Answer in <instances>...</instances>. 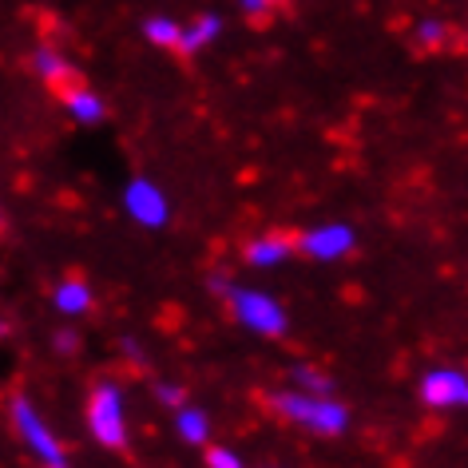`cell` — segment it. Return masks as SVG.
I'll return each instance as SVG.
<instances>
[{
  "label": "cell",
  "mask_w": 468,
  "mask_h": 468,
  "mask_svg": "<svg viewBox=\"0 0 468 468\" xmlns=\"http://www.w3.org/2000/svg\"><path fill=\"white\" fill-rule=\"evenodd\" d=\"M271 409L290 425L318 432V437H342L349 429V409L342 401H334L330 393H310V389H278L271 397Z\"/></svg>",
  "instance_id": "1"
},
{
  "label": "cell",
  "mask_w": 468,
  "mask_h": 468,
  "mask_svg": "<svg viewBox=\"0 0 468 468\" xmlns=\"http://www.w3.org/2000/svg\"><path fill=\"white\" fill-rule=\"evenodd\" d=\"M215 294L227 302V310H230V318L242 325V330H250V334H259V337H282L286 334V310H282V302L271 298V294H262V290H250V286H234L227 282L222 274H215L207 282Z\"/></svg>",
  "instance_id": "2"
},
{
  "label": "cell",
  "mask_w": 468,
  "mask_h": 468,
  "mask_svg": "<svg viewBox=\"0 0 468 468\" xmlns=\"http://www.w3.org/2000/svg\"><path fill=\"white\" fill-rule=\"evenodd\" d=\"M8 420H13L16 441L25 444V452L37 461L40 468H68V449L64 441L52 432V425L44 420V413L37 409V401L25 393H16L8 401Z\"/></svg>",
  "instance_id": "3"
},
{
  "label": "cell",
  "mask_w": 468,
  "mask_h": 468,
  "mask_svg": "<svg viewBox=\"0 0 468 468\" xmlns=\"http://www.w3.org/2000/svg\"><path fill=\"white\" fill-rule=\"evenodd\" d=\"M88 429L103 449H123L127 444V405L123 389L115 381H96L88 393Z\"/></svg>",
  "instance_id": "4"
},
{
  "label": "cell",
  "mask_w": 468,
  "mask_h": 468,
  "mask_svg": "<svg viewBox=\"0 0 468 468\" xmlns=\"http://www.w3.org/2000/svg\"><path fill=\"white\" fill-rule=\"evenodd\" d=\"M357 247V230L349 222H322V227H310L298 239V250L314 262H342L349 259Z\"/></svg>",
  "instance_id": "5"
},
{
  "label": "cell",
  "mask_w": 468,
  "mask_h": 468,
  "mask_svg": "<svg viewBox=\"0 0 468 468\" xmlns=\"http://www.w3.org/2000/svg\"><path fill=\"white\" fill-rule=\"evenodd\" d=\"M123 210H127V218L139 222V227H147V230L167 227V218H171L167 195H163V186L151 183V179H132L123 186Z\"/></svg>",
  "instance_id": "6"
},
{
  "label": "cell",
  "mask_w": 468,
  "mask_h": 468,
  "mask_svg": "<svg viewBox=\"0 0 468 468\" xmlns=\"http://www.w3.org/2000/svg\"><path fill=\"white\" fill-rule=\"evenodd\" d=\"M420 401L429 409H456V405H468V373L464 369H429L420 378Z\"/></svg>",
  "instance_id": "7"
},
{
  "label": "cell",
  "mask_w": 468,
  "mask_h": 468,
  "mask_svg": "<svg viewBox=\"0 0 468 468\" xmlns=\"http://www.w3.org/2000/svg\"><path fill=\"white\" fill-rule=\"evenodd\" d=\"M294 250H298V242H290L286 234H259V239H250L247 247H242V262H247L250 271H274V266H282Z\"/></svg>",
  "instance_id": "8"
},
{
  "label": "cell",
  "mask_w": 468,
  "mask_h": 468,
  "mask_svg": "<svg viewBox=\"0 0 468 468\" xmlns=\"http://www.w3.org/2000/svg\"><path fill=\"white\" fill-rule=\"evenodd\" d=\"M60 100H64V112L72 115L76 123H103V115H108V103L100 100V91H91V88H80V84H68L60 88Z\"/></svg>",
  "instance_id": "9"
},
{
  "label": "cell",
  "mask_w": 468,
  "mask_h": 468,
  "mask_svg": "<svg viewBox=\"0 0 468 468\" xmlns=\"http://www.w3.org/2000/svg\"><path fill=\"white\" fill-rule=\"evenodd\" d=\"M91 286L84 282V278H64V282H56L52 290V306L64 314V318H80V314L91 310Z\"/></svg>",
  "instance_id": "10"
},
{
  "label": "cell",
  "mask_w": 468,
  "mask_h": 468,
  "mask_svg": "<svg viewBox=\"0 0 468 468\" xmlns=\"http://www.w3.org/2000/svg\"><path fill=\"white\" fill-rule=\"evenodd\" d=\"M32 72H37L44 84H52V88L72 84V64H68L64 52H56L52 44H40V48L32 52Z\"/></svg>",
  "instance_id": "11"
},
{
  "label": "cell",
  "mask_w": 468,
  "mask_h": 468,
  "mask_svg": "<svg viewBox=\"0 0 468 468\" xmlns=\"http://www.w3.org/2000/svg\"><path fill=\"white\" fill-rule=\"evenodd\" d=\"M175 432L183 444H207L210 441V413L198 405H179L175 409Z\"/></svg>",
  "instance_id": "12"
},
{
  "label": "cell",
  "mask_w": 468,
  "mask_h": 468,
  "mask_svg": "<svg viewBox=\"0 0 468 468\" xmlns=\"http://www.w3.org/2000/svg\"><path fill=\"white\" fill-rule=\"evenodd\" d=\"M218 32H222V20H218L215 13H207V16H195L191 25L183 28V44H179V52H186V56L203 52L207 44H215V40H218Z\"/></svg>",
  "instance_id": "13"
},
{
  "label": "cell",
  "mask_w": 468,
  "mask_h": 468,
  "mask_svg": "<svg viewBox=\"0 0 468 468\" xmlns=\"http://www.w3.org/2000/svg\"><path fill=\"white\" fill-rule=\"evenodd\" d=\"M183 28L186 25H179V20H171V16H147L144 20V37H147V44H155V48H179Z\"/></svg>",
  "instance_id": "14"
},
{
  "label": "cell",
  "mask_w": 468,
  "mask_h": 468,
  "mask_svg": "<svg viewBox=\"0 0 468 468\" xmlns=\"http://www.w3.org/2000/svg\"><path fill=\"white\" fill-rule=\"evenodd\" d=\"M413 37H417V44L420 48H441L444 40H449V25H444V20H420V25L413 28Z\"/></svg>",
  "instance_id": "15"
},
{
  "label": "cell",
  "mask_w": 468,
  "mask_h": 468,
  "mask_svg": "<svg viewBox=\"0 0 468 468\" xmlns=\"http://www.w3.org/2000/svg\"><path fill=\"white\" fill-rule=\"evenodd\" d=\"M290 378H294L298 389H310V393H330V378H325L322 369H314V366H294V369H290Z\"/></svg>",
  "instance_id": "16"
},
{
  "label": "cell",
  "mask_w": 468,
  "mask_h": 468,
  "mask_svg": "<svg viewBox=\"0 0 468 468\" xmlns=\"http://www.w3.org/2000/svg\"><path fill=\"white\" fill-rule=\"evenodd\" d=\"M207 468H247V461H242L234 449H222V444H210L207 456H203Z\"/></svg>",
  "instance_id": "17"
},
{
  "label": "cell",
  "mask_w": 468,
  "mask_h": 468,
  "mask_svg": "<svg viewBox=\"0 0 468 468\" xmlns=\"http://www.w3.org/2000/svg\"><path fill=\"white\" fill-rule=\"evenodd\" d=\"M155 397L167 409H179V405H186V393H183V385H171V381H159L155 385Z\"/></svg>",
  "instance_id": "18"
},
{
  "label": "cell",
  "mask_w": 468,
  "mask_h": 468,
  "mask_svg": "<svg viewBox=\"0 0 468 468\" xmlns=\"http://www.w3.org/2000/svg\"><path fill=\"white\" fill-rule=\"evenodd\" d=\"M56 349H60V354H76V346H80V334L76 330H56Z\"/></svg>",
  "instance_id": "19"
},
{
  "label": "cell",
  "mask_w": 468,
  "mask_h": 468,
  "mask_svg": "<svg viewBox=\"0 0 468 468\" xmlns=\"http://www.w3.org/2000/svg\"><path fill=\"white\" fill-rule=\"evenodd\" d=\"M274 5H278V0H242V8H247L250 16H262L266 8H274Z\"/></svg>",
  "instance_id": "20"
},
{
  "label": "cell",
  "mask_w": 468,
  "mask_h": 468,
  "mask_svg": "<svg viewBox=\"0 0 468 468\" xmlns=\"http://www.w3.org/2000/svg\"><path fill=\"white\" fill-rule=\"evenodd\" d=\"M123 354H127V361H132V366H144V361H147L144 354H139V346L132 342V337H127V342H123Z\"/></svg>",
  "instance_id": "21"
}]
</instances>
